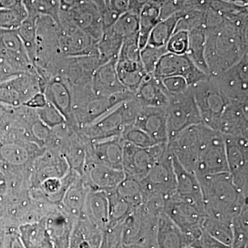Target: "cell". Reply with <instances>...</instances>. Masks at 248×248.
<instances>
[{
  "mask_svg": "<svg viewBox=\"0 0 248 248\" xmlns=\"http://www.w3.org/2000/svg\"><path fill=\"white\" fill-rule=\"evenodd\" d=\"M205 60L209 77L231 68L248 53L247 18L225 19L219 27L205 31Z\"/></svg>",
  "mask_w": 248,
  "mask_h": 248,
  "instance_id": "cell-1",
  "label": "cell"
},
{
  "mask_svg": "<svg viewBox=\"0 0 248 248\" xmlns=\"http://www.w3.org/2000/svg\"><path fill=\"white\" fill-rule=\"evenodd\" d=\"M205 216L232 223L233 217L248 203L228 172L198 177Z\"/></svg>",
  "mask_w": 248,
  "mask_h": 248,
  "instance_id": "cell-2",
  "label": "cell"
},
{
  "mask_svg": "<svg viewBox=\"0 0 248 248\" xmlns=\"http://www.w3.org/2000/svg\"><path fill=\"white\" fill-rule=\"evenodd\" d=\"M140 108L141 106L133 98L117 106L78 132L90 143L121 138L125 129L133 125Z\"/></svg>",
  "mask_w": 248,
  "mask_h": 248,
  "instance_id": "cell-3",
  "label": "cell"
},
{
  "mask_svg": "<svg viewBox=\"0 0 248 248\" xmlns=\"http://www.w3.org/2000/svg\"><path fill=\"white\" fill-rule=\"evenodd\" d=\"M168 97L169 102L165 108L169 141L186 128L203 122L190 88L179 94H168Z\"/></svg>",
  "mask_w": 248,
  "mask_h": 248,
  "instance_id": "cell-4",
  "label": "cell"
},
{
  "mask_svg": "<svg viewBox=\"0 0 248 248\" xmlns=\"http://www.w3.org/2000/svg\"><path fill=\"white\" fill-rule=\"evenodd\" d=\"M228 172L223 134L208 127L201 145L194 174L197 177Z\"/></svg>",
  "mask_w": 248,
  "mask_h": 248,
  "instance_id": "cell-5",
  "label": "cell"
},
{
  "mask_svg": "<svg viewBox=\"0 0 248 248\" xmlns=\"http://www.w3.org/2000/svg\"><path fill=\"white\" fill-rule=\"evenodd\" d=\"M45 85L38 73H20L0 83V104L11 108L25 106L37 93H43Z\"/></svg>",
  "mask_w": 248,
  "mask_h": 248,
  "instance_id": "cell-6",
  "label": "cell"
},
{
  "mask_svg": "<svg viewBox=\"0 0 248 248\" xmlns=\"http://www.w3.org/2000/svg\"><path fill=\"white\" fill-rule=\"evenodd\" d=\"M189 88L195 97L203 124L216 130L218 121L230 101L210 77Z\"/></svg>",
  "mask_w": 248,
  "mask_h": 248,
  "instance_id": "cell-7",
  "label": "cell"
},
{
  "mask_svg": "<svg viewBox=\"0 0 248 248\" xmlns=\"http://www.w3.org/2000/svg\"><path fill=\"white\" fill-rule=\"evenodd\" d=\"M160 215L148 211L141 205L134 208L123 222L124 245H156Z\"/></svg>",
  "mask_w": 248,
  "mask_h": 248,
  "instance_id": "cell-8",
  "label": "cell"
},
{
  "mask_svg": "<svg viewBox=\"0 0 248 248\" xmlns=\"http://www.w3.org/2000/svg\"><path fill=\"white\" fill-rule=\"evenodd\" d=\"M169 151L167 143L140 148L123 140L122 167L126 175L141 179Z\"/></svg>",
  "mask_w": 248,
  "mask_h": 248,
  "instance_id": "cell-9",
  "label": "cell"
},
{
  "mask_svg": "<svg viewBox=\"0 0 248 248\" xmlns=\"http://www.w3.org/2000/svg\"><path fill=\"white\" fill-rule=\"evenodd\" d=\"M164 212L192 243L203 234L205 213L197 207L173 195L165 199Z\"/></svg>",
  "mask_w": 248,
  "mask_h": 248,
  "instance_id": "cell-10",
  "label": "cell"
},
{
  "mask_svg": "<svg viewBox=\"0 0 248 248\" xmlns=\"http://www.w3.org/2000/svg\"><path fill=\"white\" fill-rule=\"evenodd\" d=\"M227 164L235 186L248 196V138L225 135Z\"/></svg>",
  "mask_w": 248,
  "mask_h": 248,
  "instance_id": "cell-11",
  "label": "cell"
},
{
  "mask_svg": "<svg viewBox=\"0 0 248 248\" xmlns=\"http://www.w3.org/2000/svg\"><path fill=\"white\" fill-rule=\"evenodd\" d=\"M140 181L143 197L159 195L166 199L174 195L176 188L175 175L173 169L172 155L169 149L164 157L157 161Z\"/></svg>",
  "mask_w": 248,
  "mask_h": 248,
  "instance_id": "cell-12",
  "label": "cell"
},
{
  "mask_svg": "<svg viewBox=\"0 0 248 248\" xmlns=\"http://www.w3.org/2000/svg\"><path fill=\"white\" fill-rule=\"evenodd\" d=\"M59 25V49L62 55L65 57L98 56L97 42L60 14Z\"/></svg>",
  "mask_w": 248,
  "mask_h": 248,
  "instance_id": "cell-13",
  "label": "cell"
},
{
  "mask_svg": "<svg viewBox=\"0 0 248 248\" xmlns=\"http://www.w3.org/2000/svg\"><path fill=\"white\" fill-rule=\"evenodd\" d=\"M210 78L230 102L248 101V53L229 69Z\"/></svg>",
  "mask_w": 248,
  "mask_h": 248,
  "instance_id": "cell-14",
  "label": "cell"
},
{
  "mask_svg": "<svg viewBox=\"0 0 248 248\" xmlns=\"http://www.w3.org/2000/svg\"><path fill=\"white\" fill-rule=\"evenodd\" d=\"M153 75L159 79L182 77L189 86L209 78L208 75L196 66L186 54L177 55L171 53H166L161 57Z\"/></svg>",
  "mask_w": 248,
  "mask_h": 248,
  "instance_id": "cell-15",
  "label": "cell"
},
{
  "mask_svg": "<svg viewBox=\"0 0 248 248\" xmlns=\"http://www.w3.org/2000/svg\"><path fill=\"white\" fill-rule=\"evenodd\" d=\"M60 14L94 42L97 43L100 40L104 32L102 14L99 8L89 0H81L68 11H60Z\"/></svg>",
  "mask_w": 248,
  "mask_h": 248,
  "instance_id": "cell-16",
  "label": "cell"
},
{
  "mask_svg": "<svg viewBox=\"0 0 248 248\" xmlns=\"http://www.w3.org/2000/svg\"><path fill=\"white\" fill-rule=\"evenodd\" d=\"M0 60L18 74L27 72L37 73L17 30L0 29Z\"/></svg>",
  "mask_w": 248,
  "mask_h": 248,
  "instance_id": "cell-17",
  "label": "cell"
},
{
  "mask_svg": "<svg viewBox=\"0 0 248 248\" xmlns=\"http://www.w3.org/2000/svg\"><path fill=\"white\" fill-rule=\"evenodd\" d=\"M83 172L86 174L88 186L91 190L102 191L107 194L115 191L125 177L123 170L88 159Z\"/></svg>",
  "mask_w": 248,
  "mask_h": 248,
  "instance_id": "cell-18",
  "label": "cell"
},
{
  "mask_svg": "<svg viewBox=\"0 0 248 248\" xmlns=\"http://www.w3.org/2000/svg\"><path fill=\"white\" fill-rule=\"evenodd\" d=\"M176 188L174 195L204 212L203 197L198 177L187 170L172 155Z\"/></svg>",
  "mask_w": 248,
  "mask_h": 248,
  "instance_id": "cell-19",
  "label": "cell"
},
{
  "mask_svg": "<svg viewBox=\"0 0 248 248\" xmlns=\"http://www.w3.org/2000/svg\"><path fill=\"white\" fill-rule=\"evenodd\" d=\"M248 101H231L223 111L216 130L225 135L248 138Z\"/></svg>",
  "mask_w": 248,
  "mask_h": 248,
  "instance_id": "cell-20",
  "label": "cell"
},
{
  "mask_svg": "<svg viewBox=\"0 0 248 248\" xmlns=\"http://www.w3.org/2000/svg\"><path fill=\"white\" fill-rule=\"evenodd\" d=\"M133 125L146 132L157 143L169 142L165 107H141Z\"/></svg>",
  "mask_w": 248,
  "mask_h": 248,
  "instance_id": "cell-21",
  "label": "cell"
},
{
  "mask_svg": "<svg viewBox=\"0 0 248 248\" xmlns=\"http://www.w3.org/2000/svg\"><path fill=\"white\" fill-rule=\"evenodd\" d=\"M46 99L62 114L67 123L75 128L72 112L71 85L63 77L54 76L45 81L43 90Z\"/></svg>",
  "mask_w": 248,
  "mask_h": 248,
  "instance_id": "cell-22",
  "label": "cell"
},
{
  "mask_svg": "<svg viewBox=\"0 0 248 248\" xmlns=\"http://www.w3.org/2000/svg\"><path fill=\"white\" fill-rule=\"evenodd\" d=\"M86 159L123 170V140L115 138L90 143Z\"/></svg>",
  "mask_w": 248,
  "mask_h": 248,
  "instance_id": "cell-23",
  "label": "cell"
},
{
  "mask_svg": "<svg viewBox=\"0 0 248 248\" xmlns=\"http://www.w3.org/2000/svg\"><path fill=\"white\" fill-rule=\"evenodd\" d=\"M116 63L117 60H111L100 65L94 71L91 87L96 95L110 96L127 91L117 76Z\"/></svg>",
  "mask_w": 248,
  "mask_h": 248,
  "instance_id": "cell-24",
  "label": "cell"
},
{
  "mask_svg": "<svg viewBox=\"0 0 248 248\" xmlns=\"http://www.w3.org/2000/svg\"><path fill=\"white\" fill-rule=\"evenodd\" d=\"M134 99L143 107H166L169 102L168 93L161 79L153 74L145 76L134 94Z\"/></svg>",
  "mask_w": 248,
  "mask_h": 248,
  "instance_id": "cell-25",
  "label": "cell"
},
{
  "mask_svg": "<svg viewBox=\"0 0 248 248\" xmlns=\"http://www.w3.org/2000/svg\"><path fill=\"white\" fill-rule=\"evenodd\" d=\"M104 231L81 216L73 225L68 248H101Z\"/></svg>",
  "mask_w": 248,
  "mask_h": 248,
  "instance_id": "cell-26",
  "label": "cell"
},
{
  "mask_svg": "<svg viewBox=\"0 0 248 248\" xmlns=\"http://www.w3.org/2000/svg\"><path fill=\"white\" fill-rule=\"evenodd\" d=\"M156 241L158 248H184L192 243L164 212L158 221Z\"/></svg>",
  "mask_w": 248,
  "mask_h": 248,
  "instance_id": "cell-27",
  "label": "cell"
},
{
  "mask_svg": "<svg viewBox=\"0 0 248 248\" xmlns=\"http://www.w3.org/2000/svg\"><path fill=\"white\" fill-rule=\"evenodd\" d=\"M103 231L109 224V203L107 194L90 190L85 201L84 215Z\"/></svg>",
  "mask_w": 248,
  "mask_h": 248,
  "instance_id": "cell-28",
  "label": "cell"
},
{
  "mask_svg": "<svg viewBox=\"0 0 248 248\" xmlns=\"http://www.w3.org/2000/svg\"><path fill=\"white\" fill-rule=\"evenodd\" d=\"M18 233L27 248H55L44 218L20 225Z\"/></svg>",
  "mask_w": 248,
  "mask_h": 248,
  "instance_id": "cell-29",
  "label": "cell"
},
{
  "mask_svg": "<svg viewBox=\"0 0 248 248\" xmlns=\"http://www.w3.org/2000/svg\"><path fill=\"white\" fill-rule=\"evenodd\" d=\"M116 70L121 84L127 91L135 94L147 73L141 61L117 60Z\"/></svg>",
  "mask_w": 248,
  "mask_h": 248,
  "instance_id": "cell-30",
  "label": "cell"
},
{
  "mask_svg": "<svg viewBox=\"0 0 248 248\" xmlns=\"http://www.w3.org/2000/svg\"><path fill=\"white\" fill-rule=\"evenodd\" d=\"M89 190L81 181L70 184L62 197L63 208L68 215L77 218L84 215L85 201Z\"/></svg>",
  "mask_w": 248,
  "mask_h": 248,
  "instance_id": "cell-31",
  "label": "cell"
},
{
  "mask_svg": "<svg viewBox=\"0 0 248 248\" xmlns=\"http://www.w3.org/2000/svg\"><path fill=\"white\" fill-rule=\"evenodd\" d=\"M205 42L206 35L204 28H197L188 31V48L186 55L196 66L209 76L205 60Z\"/></svg>",
  "mask_w": 248,
  "mask_h": 248,
  "instance_id": "cell-32",
  "label": "cell"
},
{
  "mask_svg": "<svg viewBox=\"0 0 248 248\" xmlns=\"http://www.w3.org/2000/svg\"><path fill=\"white\" fill-rule=\"evenodd\" d=\"M160 5L151 1L142 8L139 14V46L140 50L148 44L150 34L159 21Z\"/></svg>",
  "mask_w": 248,
  "mask_h": 248,
  "instance_id": "cell-33",
  "label": "cell"
},
{
  "mask_svg": "<svg viewBox=\"0 0 248 248\" xmlns=\"http://www.w3.org/2000/svg\"><path fill=\"white\" fill-rule=\"evenodd\" d=\"M37 171V179L41 184L47 179H62L66 175L68 163L63 156L48 154L40 159Z\"/></svg>",
  "mask_w": 248,
  "mask_h": 248,
  "instance_id": "cell-34",
  "label": "cell"
},
{
  "mask_svg": "<svg viewBox=\"0 0 248 248\" xmlns=\"http://www.w3.org/2000/svg\"><path fill=\"white\" fill-rule=\"evenodd\" d=\"M182 11L160 20L150 34L147 45L155 47L166 46L174 32L179 21L182 17Z\"/></svg>",
  "mask_w": 248,
  "mask_h": 248,
  "instance_id": "cell-35",
  "label": "cell"
},
{
  "mask_svg": "<svg viewBox=\"0 0 248 248\" xmlns=\"http://www.w3.org/2000/svg\"><path fill=\"white\" fill-rule=\"evenodd\" d=\"M124 40L123 37L116 33L110 28L104 31L97 44L98 57L101 65L111 60H117Z\"/></svg>",
  "mask_w": 248,
  "mask_h": 248,
  "instance_id": "cell-36",
  "label": "cell"
},
{
  "mask_svg": "<svg viewBox=\"0 0 248 248\" xmlns=\"http://www.w3.org/2000/svg\"><path fill=\"white\" fill-rule=\"evenodd\" d=\"M232 248H248V204H246L232 220Z\"/></svg>",
  "mask_w": 248,
  "mask_h": 248,
  "instance_id": "cell-37",
  "label": "cell"
},
{
  "mask_svg": "<svg viewBox=\"0 0 248 248\" xmlns=\"http://www.w3.org/2000/svg\"><path fill=\"white\" fill-rule=\"evenodd\" d=\"M115 192L133 208H137L142 203L143 195L141 183L137 178L125 174V177L120 183Z\"/></svg>",
  "mask_w": 248,
  "mask_h": 248,
  "instance_id": "cell-38",
  "label": "cell"
},
{
  "mask_svg": "<svg viewBox=\"0 0 248 248\" xmlns=\"http://www.w3.org/2000/svg\"><path fill=\"white\" fill-rule=\"evenodd\" d=\"M28 17L37 19L39 16L53 17L59 23L60 5L58 0H23Z\"/></svg>",
  "mask_w": 248,
  "mask_h": 248,
  "instance_id": "cell-39",
  "label": "cell"
},
{
  "mask_svg": "<svg viewBox=\"0 0 248 248\" xmlns=\"http://www.w3.org/2000/svg\"><path fill=\"white\" fill-rule=\"evenodd\" d=\"M203 232L214 239L231 246L232 243V223L220 221L205 216L203 223Z\"/></svg>",
  "mask_w": 248,
  "mask_h": 248,
  "instance_id": "cell-40",
  "label": "cell"
},
{
  "mask_svg": "<svg viewBox=\"0 0 248 248\" xmlns=\"http://www.w3.org/2000/svg\"><path fill=\"white\" fill-rule=\"evenodd\" d=\"M110 29L124 40L138 36L140 29L139 15L128 11L121 15Z\"/></svg>",
  "mask_w": 248,
  "mask_h": 248,
  "instance_id": "cell-41",
  "label": "cell"
},
{
  "mask_svg": "<svg viewBox=\"0 0 248 248\" xmlns=\"http://www.w3.org/2000/svg\"><path fill=\"white\" fill-rule=\"evenodd\" d=\"M109 203V224L123 223L133 211V206L121 198L115 191L107 194Z\"/></svg>",
  "mask_w": 248,
  "mask_h": 248,
  "instance_id": "cell-42",
  "label": "cell"
},
{
  "mask_svg": "<svg viewBox=\"0 0 248 248\" xmlns=\"http://www.w3.org/2000/svg\"><path fill=\"white\" fill-rule=\"evenodd\" d=\"M35 19L27 17L17 29L18 35L25 47L28 55L35 68L36 29Z\"/></svg>",
  "mask_w": 248,
  "mask_h": 248,
  "instance_id": "cell-43",
  "label": "cell"
},
{
  "mask_svg": "<svg viewBox=\"0 0 248 248\" xmlns=\"http://www.w3.org/2000/svg\"><path fill=\"white\" fill-rule=\"evenodd\" d=\"M27 17L24 4L13 9H0V29L17 30Z\"/></svg>",
  "mask_w": 248,
  "mask_h": 248,
  "instance_id": "cell-44",
  "label": "cell"
},
{
  "mask_svg": "<svg viewBox=\"0 0 248 248\" xmlns=\"http://www.w3.org/2000/svg\"><path fill=\"white\" fill-rule=\"evenodd\" d=\"M168 53L166 47H155L147 45L141 50V61L147 74H153L161 57Z\"/></svg>",
  "mask_w": 248,
  "mask_h": 248,
  "instance_id": "cell-45",
  "label": "cell"
},
{
  "mask_svg": "<svg viewBox=\"0 0 248 248\" xmlns=\"http://www.w3.org/2000/svg\"><path fill=\"white\" fill-rule=\"evenodd\" d=\"M121 138L124 141L128 142L134 146L140 147V148H148V147L159 144L146 132L137 128L133 125L125 129Z\"/></svg>",
  "mask_w": 248,
  "mask_h": 248,
  "instance_id": "cell-46",
  "label": "cell"
},
{
  "mask_svg": "<svg viewBox=\"0 0 248 248\" xmlns=\"http://www.w3.org/2000/svg\"><path fill=\"white\" fill-rule=\"evenodd\" d=\"M123 223L110 224L103 233L101 248H124Z\"/></svg>",
  "mask_w": 248,
  "mask_h": 248,
  "instance_id": "cell-47",
  "label": "cell"
},
{
  "mask_svg": "<svg viewBox=\"0 0 248 248\" xmlns=\"http://www.w3.org/2000/svg\"><path fill=\"white\" fill-rule=\"evenodd\" d=\"M35 111L39 120L49 128H55L66 122L61 112L48 101L45 107L35 109Z\"/></svg>",
  "mask_w": 248,
  "mask_h": 248,
  "instance_id": "cell-48",
  "label": "cell"
},
{
  "mask_svg": "<svg viewBox=\"0 0 248 248\" xmlns=\"http://www.w3.org/2000/svg\"><path fill=\"white\" fill-rule=\"evenodd\" d=\"M168 53L184 55L188 48V32L178 31L174 32L166 45Z\"/></svg>",
  "mask_w": 248,
  "mask_h": 248,
  "instance_id": "cell-49",
  "label": "cell"
},
{
  "mask_svg": "<svg viewBox=\"0 0 248 248\" xmlns=\"http://www.w3.org/2000/svg\"><path fill=\"white\" fill-rule=\"evenodd\" d=\"M160 79L168 94H179L186 92L188 89L187 81L182 77H168Z\"/></svg>",
  "mask_w": 248,
  "mask_h": 248,
  "instance_id": "cell-50",
  "label": "cell"
},
{
  "mask_svg": "<svg viewBox=\"0 0 248 248\" xmlns=\"http://www.w3.org/2000/svg\"><path fill=\"white\" fill-rule=\"evenodd\" d=\"M190 246L195 248H232L231 246L214 239L205 232H203L202 236L194 241Z\"/></svg>",
  "mask_w": 248,
  "mask_h": 248,
  "instance_id": "cell-51",
  "label": "cell"
},
{
  "mask_svg": "<svg viewBox=\"0 0 248 248\" xmlns=\"http://www.w3.org/2000/svg\"><path fill=\"white\" fill-rule=\"evenodd\" d=\"M129 4L130 0H110L107 6L121 16L128 11Z\"/></svg>",
  "mask_w": 248,
  "mask_h": 248,
  "instance_id": "cell-52",
  "label": "cell"
},
{
  "mask_svg": "<svg viewBox=\"0 0 248 248\" xmlns=\"http://www.w3.org/2000/svg\"><path fill=\"white\" fill-rule=\"evenodd\" d=\"M9 192V182L6 172L0 168V203L4 202Z\"/></svg>",
  "mask_w": 248,
  "mask_h": 248,
  "instance_id": "cell-53",
  "label": "cell"
},
{
  "mask_svg": "<svg viewBox=\"0 0 248 248\" xmlns=\"http://www.w3.org/2000/svg\"><path fill=\"white\" fill-rule=\"evenodd\" d=\"M47 100L43 93H37L29 102L26 104L25 107L32 109H38L45 107Z\"/></svg>",
  "mask_w": 248,
  "mask_h": 248,
  "instance_id": "cell-54",
  "label": "cell"
},
{
  "mask_svg": "<svg viewBox=\"0 0 248 248\" xmlns=\"http://www.w3.org/2000/svg\"><path fill=\"white\" fill-rule=\"evenodd\" d=\"M151 1V0H130L128 11L139 15L142 8Z\"/></svg>",
  "mask_w": 248,
  "mask_h": 248,
  "instance_id": "cell-55",
  "label": "cell"
},
{
  "mask_svg": "<svg viewBox=\"0 0 248 248\" xmlns=\"http://www.w3.org/2000/svg\"><path fill=\"white\" fill-rule=\"evenodd\" d=\"M23 4V0H0V9H13Z\"/></svg>",
  "mask_w": 248,
  "mask_h": 248,
  "instance_id": "cell-56",
  "label": "cell"
},
{
  "mask_svg": "<svg viewBox=\"0 0 248 248\" xmlns=\"http://www.w3.org/2000/svg\"><path fill=\"white\" fill-rule=\"evenodd\" d=\"M124 248H158L157 245L132 244L124 246Z\"/></svg>",
  "mask_w": 248,
  "mask_h": 248,
  "instance_id": "cell-57",
  "label": "cell"
},
{
  "mask_svg": "<svg viewBox=\"0 0 248 248\" xmlns=\"http://www.w3.org/2000/svg\"><path fill=\"white\" fill-rule=\"evenodd\" d=\"M89 1L95 4L99 8V9L100 10V11H102L107 6L104 0H89Z\"/></svg>",
  "mask_w": 248,
  "mask_h": 248,
  "instance_id": "cell-58",
  "label": "cell"
},
{
  "mask_svg": "<svg viewBox=\"0 0 248 248\" xmlns=\"http://www.w3.org/2000/svg\"><path fill=\"white\" fill-rule=\"evenodd\" d=\"M152 1H154V2L156 3V4H159L161 6V4H164L166 1H170V0H152Z\"/></svg>",
  "mask_w": 248,
  "mask_h": 248,
  "instance_id": "cell-59",
  "label": "cell"
},
{
  "mask_svg": "<svg viewBox=\"0 0 248 248\" xmlns=\"http://www.w3.org/2000/svg\"><path fill=\"white\" fill-rule=\"evenodd\" d=\"M104 1H105L106 5H107L110 0H104Z\"/></svg>",
  "mask_w": 248,
  "mask_h": 248,
  "instance_id": "cell-60",
  "label": "cell"
},
{
  "mask_svg": "<svg viewBox=\"0 0 248 248\" xmlns=\"http://www.w3.org/2000/svg\"><path fill=\"white\" fill-rule=\"evenodd\" d=\"M184 248H195L192 247V246H186V247Z\"/></svg>",
  "mask_w": 248,
  "mask_h": 248,
  "instance_id": "cell-61",
  "label": "cell"
}]
</instances>
